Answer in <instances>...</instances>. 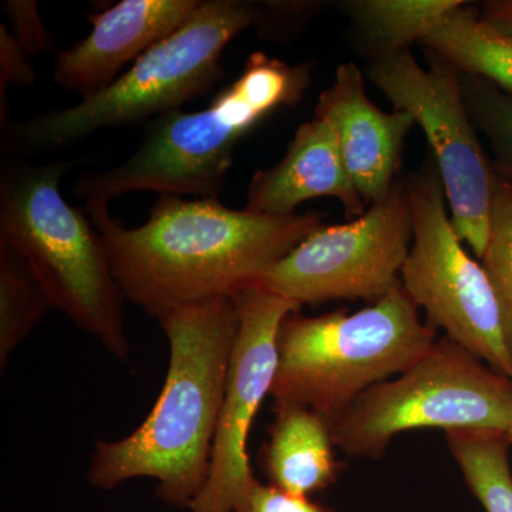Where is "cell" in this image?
<instances>
[{
  "label": "cell",
  "mask_w": 512,
  "mask_h": 512,
  "mask_svg": "<svg viewBox=\"0 0 512 512\" xmlns=\"http://www.w3.org/2000/svg\"><path fill=\"white\" fill-rule=\"evenodd\" d=\"M421 43L458 72L488 80L512 96V35L485 22L473 3L464 2Z\"/></svg>",
  "instance_id": "e0dca14e"
},
{
  "label": "cell",
  "mask_w": 512,
  "mask_h": 512,
  "mask_svg": "<svg viewBox=\"0 0 512 512\" xmlns=\"http://www.w3.org/2000/svg\"><path fill=\"white\" fill-rule=\"evenodd\" d=\"M332 426L306 407L275 404L271 439L264 451L266 476L285 493L308 497L326 490L340 474Z\"/></svg>",
  "instance_id": "9a60e30c"
},
{
  "label": "cell",
  "mask_w": 512,
  "mask_h": 512,
  "mask_svg": "<svg viewBox=\"0 0 512 512\" xmlns=\"http://www.w3.org/2000/svg\"><path fill=\"white\" fill-rule=\"evenodd\" d=\"M481 265L493 284L505 345L512 356V195L498 174L495 175L490 239Z\"/></svg>",
  "instance_id": "44dd1931"
},
{
  "label": "cell",
  "mask_w": 512,
  "mask_h": 512,
  "mask_svg": "<svg viewBox=\"0 0 512 512\" xmlns=\"http://www.w3.org/2000/svg\"><path fill=\"white\" fill-rule=\"evenodd\" d=\"M332 197L342 202L346 218L365 214L366 202L350 177L335 128L313 116L296 130L284 158L252 177L247 210L266 215H293L303 202Z\"/></svg>",
  "instance_id": "5bb4252c"
},
{
  "label": "cell",
  "mask_w": 512,
  "mask_h": 512,
  "mask_svg": "<svg viewBox=\"0 0 512 512\" xmlns=\"http://www.w3.org/2000/svg\"><path fill=\"white\" fill-rule=\"evenodd\" d=\"M242 512H330L308 497H298L279 490L275 485L256 481Z\"/></svg>",
  "instance_id": "d4e9b609"
},
{
  "label": "cell",
  "mask_w": 512,
  "mask_h": 512,
  "mask_svg": "<svg viewBox=\"0 0 512 512\" xmlns=\"http://www.w3.org/2000/svg\"><path fill=\"white\" fill-rule=\"evenodd\" d=\"M313 116L335 128L346 168L366 205L384 200L396 184L404 141L416 124L413 117L375 106L355 62L339 64L335 80L320 93Z\"/></svg>",
  "instance_id": "7c38bea8"
},
{
  "label": "cell",
  "mask_w": 512,
  "mask_h": 512,
  "mask_svg": "<svg viewBox=\"0 0 512 512\" xmlns=\"http://www.w3.org/2000/svg\"><path fill=\"white\" fill-rule=\"evenodd\" d=\"M461 86L468 114L493 153L494 170L512 195V96L470 74L461 73Z\"/></svg>",
  "instance_id": "ffe728a7"
},
{
  "label": "cell",
  "mask_w": 512,
  "mask_h": 512,
  "mask_svg": "<svg viewBox=\"0 0 512 512\" xmlns=\"http://www.w3.org/2000/svg\"><path fill=\"white\" fill-rule=\"evenodd\" d=\"M3 8L12 23L13 36L29 56L43 55L55 49L35 0H8Z\"/></svg>",
  "instance_id": "603a6c76"
},
{
  "label": "cell",
  "mask_w": 512,
  "mask_h": 512,
  "mask_svg": "<svg viewBox=\"0 0 512 512\" xmlns=\"http://www.w3.org/2000/svg\"><path fill=\"white\" fill-rule=\"evenodd\" d=\"M29 55L5 25L0 26V93L9 84L32 87L36 82V70Z\"/></svg>",
  "instance_id": "cb8c5ba5"
},
{
  "label": "cell",
  "mask_w": 512,
  "mask_h": 512,
  "mask_svg": "<svg viewBox=\"0 0 512 512\" xmlns=\"http://www.w3.org/2000/svg\"><path fill=\"white\" fill-rule=\"evenodd\" d=\"M157 320L170 345L160 396L133 433L94 443L87 480L109 491L151 478L164 504L191 510L210 473L238 313L224 296L174 309Z\"/></svg>",
  "instance_id": "7a4b0ae2"
},
{
  "label": "cell",
  "mask_w": 512,
  "mask_h": 512,
  "mask_svg": "<svg viewBox=\"0 0 512 512\" xmlns=\"http://www.w3.org/2000/svg\"><path fill=\"white\" fill-rule=\"evenodd\" d=\"M231 299L238 313V335L229 360L210 473L190 512L244 511L258 481L249 460V431L274 386L282 322L301 311L296 303L256 286L239 289Z\"/></svg>",
  "instance_id": "8fae6325"
},
{
  "label": "cell",
  "mask_w": 512,
  "mask_h": 512,
  "mask_svg": "<svg viewBox=\"0 0 512 512\" xmlns=\"http://www.w3.org/2000/svg\"><path fill=\"white\" fill-rule=\"evenodd\" d=\"M313 66L254 53L207 109H180L151 120L133 156L110 170L83 175L73 194L86 202L137 191L220 197L239 141L269 114L303 99Z\"/></svg>",
  "instance_id": "3957f363"
},
{
  "label": "cell",
  "mask_w": 512,
  "mask_h": 512,
  "mask_svg": "<svg viewBox=\"0 0 512 512\" xmlns=\"http://www.w3.org/2000/svg\"><path fill=\"white\" fill-rule=\"evenodd\" d=\"M511 412V377L444 336L392 382L366 390L332 424V437L335 447L349 456L380 458L404 431L507 433Z\"/></svg>",
  "instance_id": "52a82bcc"
},
{
  "label": "cell",
  "mask_w": 512,
  "mask_h": 512,
  "mask_svg": "<svg viewBox=\"0 0 512 512\" xmlns=\"http://www.w3.org/2000/svg\"><path fill=\"white\" fill-rule=\"evenodd\" d=\"M423 67L410 49L369 60L366 73L423 130L443 181L458 237L483 259L490 239L495 170L464 101L461 73L424 47Z\"/></svg>",
  "instance_id": "9c48e42d"
},
{
  "label": "cell",
  "mask_w": 512,
  "mask_h": 512,
  "mask_svg": "<svg viewBox=\"0 0 512 512\" xmlns=\"http://www.w3.org/2000/svg\"><path fill=\"white\" fill-rule=\"evenodd\" d=\"M446 439L468 488L485 512H512L511 440L505 431L450 430Z\"/></svg>",
  "instance_id": "ac0fdd59"
},
{
  "label": "cell",
  "mask_w": 512,
  "mask_h": 512,
  "mask_svg": "<svg viewBox=\"0 0 512 512\" xmlns=\"http://www.w3.org/2000/svg\"><path fill=\"white\" fill-rule=\"evenodd\" d=\"M258 2L201 0L191 18L126 73L76 106L2 127L13 153L56 150L106 127L150 123L204 96L224 77L225 47L255 25Z\"/></svg>",
  "instance_id": "5b68a950"
},
{
  "label": "cell",
  "mask_w": 512,
  "mask_h": 512,
  "mask_svg": "<svg viewBox=\"0 0 512 512\" xmlns=\"http://www.w3.org/2000/svg\"><path fill=\"white\" fill-rule=\"evenodd\" d=\"M478 10L485 22L512 35V0H488L480 3Z\"/></svg>",
  "instance_id": "484cf974"
},
{
  "label": "cell",
  "mask_w": 512,
  "mask_h": 512,
  "mask_svg": "<svg viewBox=\"0 0 512 512\" xmlns=\"http://www.w3.org/2000/svg\"><path fill=\"white\" fill-rule=\"evenodd\" d=\"M507 434H508V437H510V440L512 443V412H511L510 424H508Z\"/></svg>",
  "instance_id": "4316f807"
},
{
  "label": "cell",
  "mask_w": 512,
  "mask_h": 512,
  "mask_svg": "<svg viewBox=\"0 0 512 512\" xmlns=\"http://www.w3.org/2000/svg\"><path fill=\"white\" fill-rule=\"evenodd\" d=\"M84 212L103 238L124 299L153 318L192 303L231 298L323 227L316 212L266 215L234 210L220 198L160 195L146 224L126 228L109 202Z\"/></svg>",
  "instance_id": "6da1fadb"
},
{
  "label": "cell",
  "mask_w": 512,
  "mask_h": 512,
  "mask_svg": "<svg viewBox=\"0 0 512 512\" xmlns=\"http://www.w3.org/2000/svg\"><path fill=\"white\" fill-rule=\"evenodd\" d=\"M325 6V2H258L254 26L268 42H284L295 37Z\"/></svg>",
  "instance_id": "7402d4cb"
},
{
  "label": "cell",
  "mask_w": 512,
  "mask_h": 512,
  "mask_svg": "<svg viewBox=\"0 0 512 512\" xmlns=\"http://www.w3.org/2000/svg\"><path fill=\"white\" fill-rule=\"evenodd\" d=\"M403 288L362 311L320 316L293 312L278 333L275 404L306 407L329 421L370 387L400 375L436 343Z\"/></svg>",
  "instance_id": "8992f818"
},
{
  "label": "cell",
  "mask_w": 512,
  "mask_h": 512,
  "mask_svg": "<svg viewBox=\"0 0 512 512\" xmlns=\"http://www.w3.org/2000/svg\"><path fill=\"white\" fill-rule=\"evenodd\" d=\"M412 239L406 180H397L362 217L313 232L251 286L301 308L333 299L376 303L402 288Z\"/></svg>",
  "instance_id": "30bf717a"
},
{
  "label": "cell",
  "mask_w": 512,
  "mask_h": 512,
  "mask_svg": "<svg viewBox=\"0 0 512 512\" xmlns=\"http://www.w3.org/2000/svg\"><path fill=\"white\" fill-rule=\"evenodd\" d=\"M406 185L413 245L400 275L404 292L426 312L431 328L443 329L448 339L512 379V356L493 284L454 229L434 158L427 157Z\"/></svg>",
  "instance_id": "ba28073f"
},
{
  "label": "cell",
  "mask_w": 512,
  "mask_h": 512,
  "mask_svg": "<svg viewBox=\"0 0 512 512\" xmlns=\"http://www.w3.org/2000/svg\"><path fill=\"white\" fill-rule=\"evenodd\" d=\"M463 0H349L339 9L350 19V39L372 60L423 42Z\"/></svg>",
  "instance_id": "2e32d148"
},
{
  "label": "cell",
  "mask_w": 512,
  "mask_h": 512,
  "mask_svg": "<svg viewBox=\"0 0 512 512\" xmlns=\"http://www.w3.org/2000/svg\"><path fill=\"white\" fill-rule=\"evenodd\" d=\"M72 161L3 165L0 242L18 252L43 286L52 308L99 340L120 362H130L123 293L103 238L60 192Z\"/></svg>",
  "instance_id": "277c9868"
},
{
  "label": "cell",
  "mask_w": 512,
  "mask_h": 512,
  "mask_svg": "<svg viewBox=\"0 0 512 512\" xmlns=\"http://www.w3.org/2000/svg\"><path fill=\"white\" fill-rule=\"evenodd\" d=\"M52 308L28 262L0 242V370Z\"/></svg>",
  "instance_id": "d6986e66"
},
{
  "label": "cell",
  "mask_w": 512,
  "mask_h": 512,
  "mask_svg": "<svg viewBox=\"0 0 512 512\" xmlns=\"http://www.w3.org/2000/svg\"><path fill=\"white\" fill-rule=\"evenodd\" d=\"M201 0H121L90 13L89 36L56 57L55 82L83 99L106 89L134 63L191 18Z\"/></svg>",
  "instance_id": "4fadbf2b"
}]
</instances>
